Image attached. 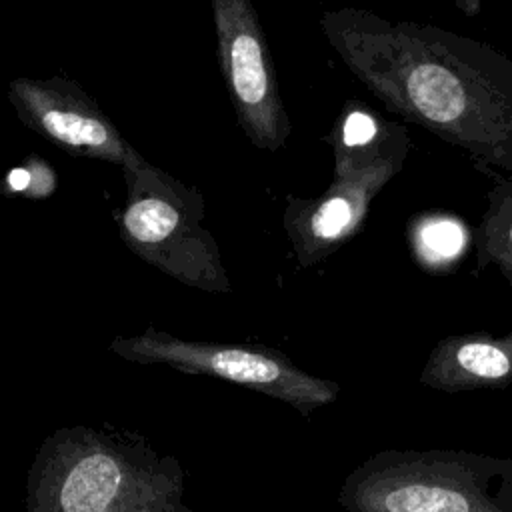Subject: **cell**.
Here are the masks:
<instances>
[{"label":"cell","instance_id":"1","mask_svg":"<svg viewBox=\"0 0 512 512\" xmlns=\"http://www.w3.org/2000/svg\"><path fill=\"white\" fill-rule=\"evenodd\" d=\"M320 30L392 112L512 176V58L462 34L336 8Z\"/></svg>","mask_w":512,"mask_h":512},{"label":"cell","instance_id":"2","mask_svg":"<svg viewBox=\"0 0 512 512\" xmlns=\"http://www.w3.org/2000/svg\"><path fill=\"white\" fill-rule=\"evenodd\" d=\"M334 176L312 198L286 196L282 226L298 266L308 268L352 240L364 226L372 200L402 170L410 136L360 102H348L332 130Z\"/></svg>","mask_w":512,"mask_h":512},{"label":"cell","instance_id":"3","mask_svg":"<svg viewBox=\"0 0 512 512\" xmlns=\"http://www.w3.org/2000/svg\"><path fill=\"white\" fill-rule=\"evenodd\" d=\"M342 512H512V458L466 450H382L338 492Z\"/></svg>","mask_w":512,"mask_h":512},{"label":"cell","instance_id":"4","mask_svg":"<svg viewBox=\"0 0 512 512\" xmlns=\"http://www.w3.org/2000/svg\"><path fill=\"white\" fill-rule=\"evenodd\" d=\"M122 168L126 204L118 228L124 244L190 288L232 292L218 242L204 226L202 194L148 162L132 146Z\"/></svg>","mask_w":512,"mask_h":512},{"label":"cell","instance_id":"5","mask_svg":"<svg viewBox=\"0 0 512 512\" xmlns=\"http://www.w3.org/2000/svg\"><path fill=\"white\" fill-rule=\"evenodd\" d=\"M110 350L130 362L164 364L186 374L214 376L256 390L290 404L304 418L316 408L332 404L340 392L336 382L312 376L282 350L260 344L184 340L148 328L138 336L116 338Z\"/></svg>","mask_w":512,"mask_h":512},{"label":"cell","instance_id":"6","mask_svg":"<svg viewBox=\"0 0 512 512\" xmlns=\"http://www.w3.org/2000/svg\"><path fill=\"white\" fill-rule=\"evenodd\" d=\"M220 70L246 138L280 150L290 134L266 32L250 0H212Z\"/></svg>","mask_w":512,"mask_h":512},{"label":"cell","instance_id":"7","mask_svg":"<svg viewBox=\"0 0 512 512\" xmlns=\"http://www.w3.org/2000/svg\"><path fill=\"white\" fill-rule=\"evenodd\" d=\"M8 100L18 118L58 148L84 158L124 164L130 144L100 106L70 78H14Z\"/></svg>","mask_w":512,"mask_h":512},{"label":"cell","instance_id":"8","mask_svg":"<svg viewBox=\"0 0 512 512\" xmlns=\"http://www.w3.org/2000/svg\"><path fill=\"white\" fill-rule=\"evenodd\" d=\"M420 382L450 394L510 386L512 330L504 336L472 332L440 340L424 362Z\"/></svg>","mask_w":512,"mask_h":512},{"label":"cell","instance_id":"9","mask_svg":"<svg viewBox=\"0 0 512 512\" xmlns=\"http://www.w3.org/2000/svg\"><path fill=\"white\" fill-rule=\"evenodd\" d=\"M476 270L496 264L512 286V176L494 180L486 196V210L474 230Z\"/></svg>","mask_w":512,"mask_h":512},{"label":"cell","instance_id":"10","mask_svg":"<svg viewBox=\"0 0 512 512\" xmlns=\"http://www.w3.org/2000/svg\"><path fill=\"white\" fill-rule=\"evenodd\" d=\"M120 466L106 452L82 456L68 472L62 486L64 512H104L118 492Z\"/></svg>","mask_w":512,"mask_h":512},{"label":"cell","instance_id":"11","mask_svg":"<svg viewBox=\"0 0 512 512\" xmlns=\"http://www.w3.org/2000/svg\"><path fill=\"white\" fill-rule=\"evenodd\" d=\"M410 242L422 266L442 270L464 250L466 232L458 220L446 216H422L410 228Z\"/></svg>","mask_w":512,"mask_h":512},{"label":"cell","instance_id":"12","mask_svg":"<svg viewBox=\"0 0 512 512\" xmlns=\"http://www.w3.org/2000/svg\"><path fill=\"white\" fill-rule=\"evenodd\" d=\"M56 174L54 170L38 156H28L22 166L12 168L4 182L0 184V192L4 196H22V198H46L54 192Z\"/></svg>","mask_w":512,"mask_h":512}]
</instances>
